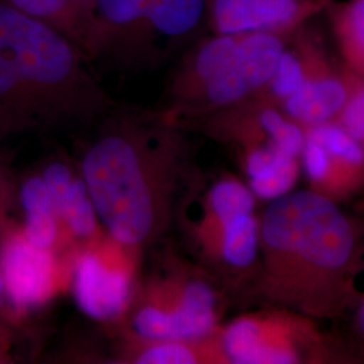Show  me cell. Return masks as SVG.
<instances>
[{
	"instance_id": "cell-1",
	"label": "cell",
	"mask_w": 364,
	"mask_h": 364,
	"mask_svg": "<svg viewBox=\"0 0 364 364\" xmlns=\"http://www.w3.org/2000/svg\"><path fill=\"white\" fill-rule=\"evenodd\" d=\"M189 142L162 112L138 117L129 134L92 146L82 174L92 204L119 243L156 242L173 224L193 183Z\"/></svg>"
},
{
	"instance_id": "cell-2",
	"label": "cell",
	"mask_w": 364,
	"mask_h": 364,
	"mask_svg": "<svg viewBox=\"0 0 364 364\" xmlns=\"http://www.w3.org/2000/svg\"><path fill=\"white\" fill-rule=\"evenodd\" d=\"M257 294L309 316L338 312L351 296L359 240L326 196L299 191L274 198L259 227Z\"/></svg>"
},
{
	"instance_id": "cell-3",
	"label": "cell",
	"mask_w": 364,
	"mask_h": 364,
	"mask_svg": "<svg viewBox=\"0 0 364 364\" xmlns=\"http://www.w3.org/2000/svg\"><path fill=\"white\" fill-rule=\"evenodd\" d=\"M294 30L210 33L185 52L161 111L170 122L212 117L257 97L269 84Z\"/></svg>"
},
{
	"instance_id": "cell-4",
	"label": "cell",
	"mask_w": 364,
	"mask_h": 364,
	"mask_svg": "<svg viewBox=\"0 0 364 364\" xmlns=\"http://www.w3.org/2000/svg\"><path fill=\"white\" fill-rule=\"evenodd\" d=\"M208 0H96L84 53L161 65L205 28Z\"/></svg>"
},
{
	"instance_id": "cell-5",
	"label": "cell",
	"mask_w": 364,
	"mask_h": 364,
	"mask_svg": "<svg viewBox=\"0 0 364 364\" xmlns=\"http://www.w3.org/2000/svg\"><path fill=\"white\" fill-rule=\"evenodd\" d=\"M84 54L58 30L0 0V100L39 95L76 103L92 92Z\"/></svg>"
},
{
	"instance_id": "cell-6",
	"label": "cell",
	"mask_w": 364,
	"mask_h": 364,
	"mask_svg": "<svg viewBox=\"0 0 364 364\" xmlns=\"http://www.w3.org/2000/svg\"><path fill=\"white\" fill-rule=\"evenodd\" d=\"M218 320V291L208 279L186 273L151 285V299L134 314L132 328L149 341L197 343L212 335Z\"/></svg>"
},
{
	"instance_id": "cell-7",
	"label": "cell",
	"mask_w": 364,
	"mask_h": 364,
	"mask_svg": "<svg viewBox=\"0 0 364 364\" xmlns=\"http://www.w3.org/2000/svg\"><path fill=\"white\" fill-rule=\"evenodd\" d=\"M297 324L284 318L247 316L232 321L220 340L224 358L235 364H290L302 359Z\"/></svg>"
},
{
	"instance_id": "cell-8",
	"label": "cell",
	"mask_w": 364,
	"mask_h": 364,
	"mask_svg": "<svg viewBox=\"0 0 364 364\" xmlns=\"http://www.w3.org/2000/svg\"><path fill=\"white\" fill-rule=\"evenodd\" d=\"M328 0H208L205 28L219 34L296 30L321 13Z\"/></svg>"
},
{
	"instance_id": "cell-9",
	"label": "cell",
	"mask_w": 364,
	"mask_h": 364,
	"mask_svg": "<svg viewBox=\"0 0 364 364\" xmlns=\"http://www.w3.org/2000/svg\"><path fill=\"white\" fill-rule=\"evenodd\" d=\"M3 277L14 304L27 308L43 302L53 287V262L43 248L13 240L3 254Z\"/></svg>"
},
{
	"instance_id": "cell-10",
	"label": "cell",
	"mask_w": 364,
	"mask_h": 364,
	"mask_svg": "<svg viewBox=\"0 0 364 364\" xmlns=\"http://www.w3.org/2000/svg\"><path fill=\"white\" fill-rule=\"evenodd\" d=\"M75 296L85 314L97 320H109L126 308L130 282L124 274L107 269L96 257L84 255L76 267Z\"/></svg>"
},
{
	"instance_id": "cell-11",
	"label": "cell",
	"mask_w": 364,
	"mask_h": 364,
	"mask_svg": "<svg viewBox=\"0 0 364 364\" xmlns=\"http://www.w3.org/2000/svg\"><path fill=\"white\" fill-rule=\"evenodd\" d=\"M19 11L52 26L84 52L96 0H4Z\"/></svg>"
},
{
	"instance_id": "cell-12",
	"label": "cell",
	"mask_w": 364,
	"mask_h": 364,
	"mask_svg": "<svg viewBox=\"0 0 364 364\" xmlns=\"http://www.w3.org/2000/svg\"><path fill=\"white\" fill-rule=\"evenodd\" d=\"M323 11H328L332 33L338 52L348 69L363 75L364 65V0H344L336 3L328 0Z\"/></svg>"
},
{
	"instance_id": "cell-13",
	"label": "cell",
	"mask_w": 364,
	"mask_h": 364,
	"mask_svg": "<svg viewBox=\"0 0 364 364\" xmlns=\"http://www.w3.org/2000/svg\"><path fill=\"white\" fill-rule=\"evenodd\" d=\"M218 246L220 247L221 259L230 267L245 270L252 266L259 248V225L252 213L240 215L224 223Z\"/></svg>"
},
{
	"instance_id": "cell-14",
	"label": "cell",
	"mask_w": 364,
	"mask_h": 364,
	"mask_svg": "<svg viewBox=\"0 0 364 364\" xmlns=\"http://www.w3.org/2000/svg\"><path fill=\"white\" fill-rule=\"evenodd\" d=\"M22 204L27 213V237L36 247H50L55 239V212L42 180L33 178L22 189Z\"/></svg>"
},
{
	"instance_id": "cell-15",
	"label": "cell",
	"mask_w": 364,
	"mask_h": 364,
	"mask_svg": "<svg viewBox=\"0 0 364 364\" xmlns=\"http://www.w3.org/2000/svg\"><path fill=\"white\" fill-rule=\"evenodd\" d=\"M304 81L305 66L302 61V55L291 34L287 48L278 61V65L274 70L273 76L260 95L274 105H279L284 100H287L289 96H291L297 91Z\"/></svg>"
},
{
	"instance_id": "cell-16",
	"label": "cell",
	"mask_w": 364,
	"mask_h": 364,
	"mask_svg": "<svg viewBox=\"0 0 364 364\" xmlns=\"http://www.w3.org/2000/svg\"><path fill=\"white\" fill-rule=\"evenodd\" d=\"M209 219L215 225H223L240 215H250L254 210V195L247 186L236 180L218 182L209 192Z\"/></svg>"
},
{
	"instance_id": "cell-17",
	"label": "cell",
	"mask_w": 364,
	"mask_h": 364,
	"mask_svg": "<svg viewBox=\"0 0 364 364\" xmlns=\"http://www.w3.org/2000/svg\"><path fill=\"white\" fill-rule=\"evenodd\" d=\"M305 139L323 146L332 158H338L356 168L363 165V149L360 142L353 139L340 124L326 122L311 126L305 132Z\"/></svg>"
},
{
	"instance_id": "cell-18",
	"label": "cell",
	"mask_w": 364,
	"mask_h": 364,
	"mask_svg": "<svg viewBox=\"0 0 364 364\" xmlns=\"http://www.w3.org/2000/svg\"><path fill=\"white\" fill-rule=\"evenodd\" d=\"M61 216L78 236H88L96 227V210L92 204L85 182H70L66 192Z\"/></svg>"
},
{
	"instance_id": "cell-19",
	"label": "cell",
	"mask_w": 364,
	"mask_h": 364,
	"mask_svg": "<svg viewBox=\"0 0 364 364\" xmlns=\"http://www.w3.org/2000/svg\"><path fill=\"white\" fill-rule=\"evenodd\" d=\"M299 176V165L296 156H287L281 159L277 168L267 176L251 180L252 192L263 198H277L287 195L293 188Z\"/></svg>"
},
{
	"instance_id": "cell-20",
	"label": "cell",
	"mask_w": 364,
	"mask_h": 364,
	"mask_svg": "<svg viewBox=\"0 0 364 364\" xmlns=\"http://www.w3.org/2000/svg\"><path fill=\"white\" fill-rule=\"evenodd\" d=\"M153 344L138 355L135 363L141 364H193L200 362L195 351L196 343L183 341H151Z\"/></svg>"
},
{
	"instance_id": "cell-21",
	"label": "cell",
	"mask_w": 364,
	"mask_h": 364,
	"mask_svg": "<svg viewBox=\"0 0 364 364\" xmlns=\"http://www.w3.org/2000/svg\"><path fill=\"white\" fill-rule=\"evenodd\" d=\"M338 117H340V126L353 139L362 144L364 138V91L362 80L353 87Z\"/></svg>"
},
{
	"instance_id": "cell-22",
	"label": "cell",
	"mask_w": 364,
	"mask_h": 364,
	"mask_svg": "<svg viewBox=\"0 0 364 364\" xmlns=\"http://www.w3.org/2000/svg\"><path fill=\"white\" fill-rule=\"evenodd\" d=\"M45 185L52 198L55 216H61L68 188L70 185V173L63 164H53L45 171Z\"/></svg>"
},
{
	"instance_id": "cell-23",
	"label": "cell",
	"mask_w": 364,
	"mask_h": 364,
	"mask_svg": "<svg viewBox=\"0 0 364 364\" xmlns=\"http://www.w3.org/2000/svg\"><path fill=\"white\" fill-rule=\"evenodd\" d=\"M306 174L313 182L324 181L331 170V156L326 149L313 141L305 139L302 149Z\"/></svg>"
},
{
	"instance_id": "cell-24",
	"label": "cell",
	"mask_w": 364,
	"mask_h": 364,
	"mask_svg": "<svg viewBox=\"0 0 364 364\" xmlns=\"http://www.w3.org/2000/svg\"><path fill=\"white\" fill-rule=\"evenodd\" d=\"M1 289H3V277L0 274V293H1Z\"/></svg>"
}]
</instances>
